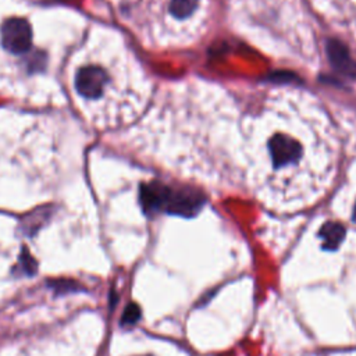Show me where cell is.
<instances>
[{
	"mask_svg": "<svg viewBox=\"0 0 356 356\" xmlns=\"http://www.w3.org/2000/svg\"><path fill=\"white\" fill-rule=\"evenodd\" d=\"M204 197L199 191L193 188L174 189L170 186L163 211L181 217H193L202 209Z\"/></svg>",
	"mask_w": 356,
	"mask_h": 356,
	"instance_id": "obj_1",
	"label": "cell"
},
{
	"mask_svg": "<svg viewBox=\"0 0 356 356\" xmlns=\"http://www.w3.org/2000/svg\"><path fill=\"white\" fill-rule=\"evenodd\" d=\"M1 44L13 54H22L32 44V29L24 18H8L1 25Z\"/></svg>",
	"mask_w": 356,
	"mask_h": 356,
	"instance_id": "obj_2",
	"label": "cell"
},
{
	"mask_svg": "<svg viewBox=\"0 0 356 356\" xmlns=\"http://www.w3.org/2000/svg\"><path fill=\"white\" fill-rule=\"evenodd\" d=\"M170 186L152 181L149 184H143L139 191V202L146 214H154L163 211Z\"/></svg>",
	"mask_w": 356,
	"mask_h": 356,
	"instance_id": "obj_5",
	"label": "cell"
},
{
	"mask_svg": "<svg viewBox=\"0 0 356 356\" xmlns=\"http://www.w3.org/2000/svg\"><path fill=\"white\" fill-rule=\"evenodd\" d=\"M345 234L346 232H345L343 225H341L339 222H335V221H328L321 227L318 236L321 238L323 248L325 250H335L343 241Z\"/></svg>",
	"mask_w": 356,
	"mask_h": 356,
	"instance_id": "obj_7",
	"label": "cell"
},
{
	"mask_svg": "<svg viewBox=\"0 0 356 356\" xmlns=\"http://www.w3.org/2000/svg\"><path fill=\"white\" fill-rule=\"evenodd\" d=\"M268 150L275 168H284V167L292 165L295 161L299 160L302 153L300 145L295 139L282 134L275 135L270 139Z\"/></svg>",
	"mask_w": 356,
	"mask_h": 356,
	"instance_id": "obj_3",
	"label": "cell"
},
{
	"mask_svg": "<svg viewBox=\"0 0 356 356\" xmlns=\"http://www.w3.org/2000/svg\"><path fill=\"white\" fill-rule=\"evenodd\" d=\"M327 56L335 71L345 76L356 78V63L350 58L349 50L342 42L330 39L327 43Z\"/></svg>",
	"mask_w": 356,
	"mask_h": 356,
	"instance_id": "obj_6",
	"label": "cell"
},
{
	"mask_svg": "<svg viewBox=\"0 0 356 356\" xmlns=\"http://www.w3.org/2000/svg\"><path fill=\"white\" fill-rule=\"evenodd\" d=\"M107 82L106 72L97 65H86L79 68L75 76V88L79 95L89 99H96L102 95Z\"/></svg>",
	"mask_w": 356,
	"mask_h": 356,
	"instance_id": "obj_4",
	"label": "cell"
},
{
	"mask_svg": "<svg viewBox=\"0 0 356 356\" xmlns=\"http://www.w3.org/2000/svg\"><path fill=\"white\" fill-rule=\"evenodd\" d=\"M352 220L356 222V204H355V207H353V213H352Z\"/></svg>",
	"mask_w": 356,
	"mask_h": 356,
	"instance_id": "obj_12",
	"label": "cell"
},
{
	"mask_svg": "<svg viewBox=\"0 0 356 356\" xmlns=\"http://www.w3.org/2000/svg\"><path fill=\"white\" fill-rule=\"evenodd\" d=\"M38 270V263L36 260L32 257V254L29 253V250L26 248H22L19 257H18V263L14 268V273L21 274V275H33Z\"/></svg>",
	"mask_w": 356,
	"mask_h": 356,
	"instance_id": "obj_8",
	"label": "cell"
},
{
	"mask_svg": "<svg viewBox=\"0 0 356 356\" xmlns=\"http://www.w3.org/2000/svg\"><path fill=\"white\" fill-rule=\"evenodd\" d=\"M199 0H171L170 11L177 18H185L189 17Z\"/></svg>",
	"mask_w": 356,
	"mask_h": 356,
	"instance_id": "obj_9",
	"label": "cell"
},
{
	"mask_svg": "<svg viewBox=\"0 0 356 356\" xmlns=\"http://www.w3.org/2000/svg\"><path fill=\"white\" fill-rule=\"evenodd\" d=\"M51 285H53V289H54L56 292H60V291H63V292L76 291V288H78V284L74 282V281H71V280H58V281H53Z\"/></svg>",
	"mask_w": 356,
	"mask_h": 356,
	"instance_id": "obj_11",
	"label": "cell"
},
{
	"mask_svg": "<svg viewBox=\"0 0 356 356\" xmlns=\"http://www.w3.org/2000/svg\"><path fill=\"white\" fill-rule=\"evenodd\" d=\"M140 318V309L136 303H129L121 317V324L122 325H132Z\"/></svg>",
	"mask_w": 356,
	"mask_h": 356,
	"instance_id": "obj_10",
	"label": "cell"
}]
</instances>
